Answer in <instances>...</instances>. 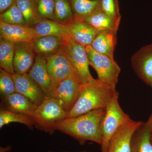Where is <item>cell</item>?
<instances>
[{
  "instance_id": "3",
  "label": "cell",
  "mask_w": 152,
  "mask_h": 152,
  "mask_svg": "<svg viewBox=\"0 0 152 152\" xmlns=\"http://www.w3.org/2000/svg\"><path fill=\"white\" fill-rule=\"evenodd\" d=\"M118 96V93L115 94L105 109L102 124V152H107L110 141L114 134L120 127L131 120L121 107Z\"/></svg>"
},
{
  "instance_id": "18",
  "label": "cell",
  "mask_w": 152,
  "mask_h": 152,
  "mask_svg": "<svg viewBox=\"0 0 152 152\" xmlns=\"http://www.w3.org/2000/svg\"><path fill=\"white\" fill-rule=\"evenodd\" d=\"M117 31H115L99 32L90 46L96 52L114 59V52L117 42Z\"/></svg>"
},
{
  "instance_id": "9",
  "label": "cell",
  "mask_w": 152,
  "mask_h": 152,
  "mask_svg": "<svg viewBox=\"0 0 152 152\" xmlns=\"http://www.w3.org/2000/svg\"><path fill=\"white\" fill-rule=\"evenodd\" d=\"M143 124L131 119L120 127L110 141L107 152H132L133 136Z\"/></svg>"
},
{
  "instance_id": "10",
  "label": "cell",
  "mask_w": 152,
  "mask_h": 152,
  "mask_svg": "<svg viewBox=\"0 0 152 152\" xmlns=\"http://www.w3.org/2000/svg\"><path fill=\"white\" fill-rule=\"evenodd\" d=\"M131 61L136 75L152 88V44L142 47Z\"/></svg>"
},
{
  "instance_id": "23",
  "label": "cell",
  "mask_w": 152,
  "mask_h": 152,
  "mask_svg": "<svg viewBox=\"0 0 152 152\" xmlns=\"http://www.w3.org/2000/svg\"><path fill=\"white\" fill-rule=\"evenodd\" d=\"M16 4L28 26L33 27L42 20L37 12L36 0H16Z\"/></svg>"
},
{
  "instance_id": "17",
  "label": "cell",
  "mask_w": 152,
  "mask_h": 152,
  "mask_svg": "<svg viewBox=\"0 0 152 152\" xmlns=\"http://www.w3.org/2000/svg\"><path fill=\"white\" fill-rule=\"evenodd\" d=\"M5 109L34 118L38 106L28 98L18 93L3 98Z\"/></svg>"
},
{
  "instance_id": "24",
  "label": "cell",
  "mask_w": 152,
  "mask_h": 152,
  "mask_svg": "<svg viewBox=\"0 0 152 152\" xmlns=\"http://www.w3.org/2000/svg\"><path fill=\"white\" fill-rule=\"evenodd\" d=\"M12 123H18L31 128L34 125V120L31 117L11 111L5 109H1L0 111V128Z\"/></svg>"
},
{
  "instance_id": "35",
  "label": "cell",
  "mask_w": 152,
  "mask_h": 152,
  "mask_svg": "<svg viewBox=\"0 0 152 152\" xmlns=\"http://www.w3.org/2000/svg\"><path fill=\"white\" fill-rule=\"evenodd\" d=\"M149 119L151 120V121L152 122V115H151V117L149 118Z\"/></svg>"
},
{
  "instance_id": "22",
  "label": "cell",
  "mask_w": 152,
  "mask_h": 152,
  "mask_svg": "<svg viewBox=\"0 0 152 152\" xmlns=\"http://www.w3.org/2000/svg\"><path fill=\"white\" fill-rule=\"evenodd\" d=\"M15 43L5 39H0V66L12 74L15 73L14 59Z\"/></svg>"
},
{
  "instance_id": "28",
  "label": "cell",
  "mask_w": 152,
  "mask_h": 152,
  "mask_svg": "<svg viewBox=\"0 0 152 152\" xmlns=\"http://www.w3.org/2000/svg\"><path fill=\"white\" fill-rule=\"evenodd\" d=\"M15 93L13 74L0 68V93L3 99Z\"/></svg>"
},
{
  "instance_id": "8",
  "label": "cell",
  "mask_w": 152,
  "mask_h": 152,
  "mask_svg": "<svg viewBox=\"0 0 152 152\" xmlns=\"http://www.w3.org/2000/svg\"><path fill=\"white\" fill-rule=\"evenodd\" d=\"M46 60L47 69L53 83V88L62 80L69 78L76 79L83 83L69 60L61 52L47 58Z\"/></svg>"
},
{
  "instance_id": "12",
  "label": "cell",
  "mask_w": 152,
  "mask_h": 152,
  "mask_svg": "<svg viewBox=\"0 0 152 152\" xmlns=\"http://www.w3.org/2000/svg\"><path fill=\"white\" fill-rule=\"evenodd\" d=\"M17 93L21 94L31 101L36 105L41 104L46 96L39 86L28 74H13Z\"/></svg>"
},
{
  "instance_id": "13",
  "label": "cell",
  "mask_w": 152,
  "mask_h": 152,
  "mask_svg": "<svg viewBox=\"0 0 152 152\" xmlns=\"http://www.w3.org/2000/svg\"><path fill=\"white\" fill-rule=\"evenodd\" d=\"M36 57L31 43L21 42L15 43V73L21 75L28 74L34 63Z\"/></svg>"
},
{
  "instance_id": "34",
  "label": "cell",
  "mask_w": 152,
  "mask_h": 152,
  "mask_svg": "<svg viewBox=\"0 0 152 152\" xmlns=\"http://www.w3.org/2000/svg\"><path fill=\"white\" fill-rule=\"evenodd\" d=\"M150 121L151 122V123L152 125V123H151V121ZM151 142H152V132H151Z\"/></svg>"
},
{
  "instance_id": "7",
  "label": "cell",
  "mask_w": 152,
  "mask_h": 152,
  "mask_svg": "<svg viewBox=\"0 0 152 152\" xmlns=\"http://www.w3.org/2000/svg\"><path fill=\"white\" fill-rule=\"evenodd\" d=\"M83 84L76 79H64L53 87L50 97L57 101L68 113L78 100Z\"/></svg>"
},
{
  "instance_id": "31",
  "label": "cell",
  "mask_w": 152,
  "mask_h": 152,
  "mask_svg": "<svg viewBox=\"0 0 152 152\" xmlns=\"http://www.w3.org/2000/svg\"><path fill=\"white\" fill-rule=\"evenodd\" d=\"M16 0H0V14L8 10L16 4Z\"/></svg>"
},
{
  "instance_id": "29",
  "label": "cell",
  "mask_w": 152,
  "mask_h": 152,
  "mask_svg": "<svg viewBox=\"0 0 152 152\" xmlns=\"http://www.w3.org/2000/svg\"><path fill=\"white\" fill-rule=\"evenodd\" d=\"M36 6L41 19L55 21V0H36Z\"/></svg>"
},
{
  "instance_id": "33",
  "label": "cell",
  "mask_w": 152,
  "mask_h": 152,
  "mask_svg": "<svg viewBox=\"0 0 152 152\" xmlns=\"http://www.w3.org/2000/svg\"><path fill=\"white\" fill-rule=\"evenodd\" d=\"M48 152H55L54 151H50ZM87 152L86 151H82V152Z\"/></svg>"
},
{
  "instance_id": "6",
  "label": "cell",
  "mask_w": 152,
  "mask_h": 152,
  "mask_svg": "<svg viewBox=\"0 0 152 152\" xmlns=\"http://www.w3.org/2000/svg\"><path fill=\"white\" fill-rule=\"evenodd\" d=\"M67 118V113L57 101L51 97H46L38 106L33 119L37 128L52 134L55 131V123Z\"/></svg>"
},
{
  "instance_id": "25",
  "label": "cell",
  "mask_w": 152,
  "mask_h": 152,
  "mask_svg": "<svg viewBox=\"0 0 152 152\" xmlns=\"http://www.w3.org/2000/svg\"><path fill=\"white\" fill-rule=\"evenodd\" d=\"M74 15L82 18L89 15L99 7L100 0H69Z\"/></svg>"
},
{
  "instance_id": "4",
  "label": "cell",
  "mask_w": 152,
  "mask_h": 152,
  "mask_svg": "<svg viewBox=\"0 0 152 152\" xmlns=\"http://www.w3.org/2000/svg\"><path fill=\"white\" fill-rule=\"evenodd\" d=\"M90 65L97 74L98 80L116 89L121 69L114 59L96 52L91 46L86 47Z\"/></svg>"
},
{
  "instance_id": "11",
  "label": "cell",
  "mask_w": 152,
  "mask_h": 152,
  "mask_svg": "<svg viewBox=\"0 0 152 152\" xmlns=\"http://www.w3.org/2000/svg\"><path fill=\"white\" fill-rule=\"evenodd\" d=\"M66 25L69 28L71 37L85 47L91 45L100 32L88 24L82 17L75 15Z\"/></svg>"
},
{
  "instance_id": "14",
  "label": "cell",
  "mask_w": 152,
  "mask_h": 152,
  "mask_svg": "<svg viewBox=\"0 0 152 152\" xmlns=\"http://www.w3.org/2000/svg\"><path fill=\"white\" fill-rule=\"evenodd\" d=\"M38 36L34 28L28 26L7 24L0 21V38L17 43H31Z\"/></svg>"
},
{
  "instance_id": "19",
  "label": "cell",
  "mask_w": 152,
  "mask_h": 152,
  "mask_svg": "<svg viewBox=\"0 0 152 152\" xmlns=\"http://www.w3.org/2000/svg\"><path fill=\"white\" fill-rule=\"evenodd\" d=\"M83 18L85 21L99 31H118L121 20L110 16L102 11L100 7L92 13Z\"/></svg>"
},
{
  "instance_id": "16",
  "label": "cell",
  "mask_w": 152,
  "mask_h": 152,
  "mask_svg": "<svg viewBox=\"0 0 152 152\" xmlns=\"http://www.w3.org/2000/svg\"><path fill=\"white\" fill-rule=\"evenodd\" d=\"M64 38L56 36H37L31 42L36 56L47 58L56 54L61 48Z\"/></svg>"
},
{
  "instance_id": "20",
  "label": "cell",
  "mask_w": 152,
  "mask_h": 152,
  "mask_svg": "<svg viewBox=\"0 0 152 152\" xmlns=\"http://www.w3.org/2000/svg\"><path fill=\"white\" fill-rule=\"evenodd\" d=\"M152 125L149 120L137 130L133 136L132 152H152Z\"/></svg>"
},
{
  "instance_id": "21",
  "label": "cell",
  "mask_w": 152,
  "mask_h": 152,
  "mask_svg": "<svg viewBox=\"0 0 152 152\" xmlns=\"http://www.w3.org/2000/svg\"><path fill=\"white\" fill-rule=\"evenodd\" d=\"M33 28L38 36H56L63 38L71 36L67 26L53 20H42Z\"/></svg>"
},
{
  "instance_id": "30",
  "label": "cell",
  "mask_w": 152,
  "mask_h": 152,
  "mask_svg": "<svg viewBox=\"0 0 152 152\" xmlns=\"http://www.w3.org/2000/svg\"><path fill=\"white\" fill-rule=\"evenodd\" d=\"M99 7L110 16L121 20V17L120 14L118 0H100Z\"/></svg>"
},
{
  "instance_id": "27",
  "label": "cell",
  "mask_w": 152,
  "mask_h": 152,
  "mask_svg": "<svg viewBox=\"0 0 152 152\" xmlns=\"http://www.w3.org/2000/svg\"><path fill=\"white\" fill-rule=\"evenodd\" d=\"M0 21L7 24L27 26L24 17L16 4L0 14Z\"/></svg>"
},
{
  "instance_id": "32",
  "label": "cell",
  "mask_w": 152,
  "mask_h": 152,
  "mask_svg": "<svg viewBox=\"0 0 152 152\" xmlns=\"http://www.w3.org/2000/svg\"><path fill=\"white\" fill-rule=\"evenodd\" d=\"M9 148H1V152H5L6 151V150L9 149Z\"/></svg>"
},
{
  "instance_id": "15",
  "label": "cell",
  "mask_w": 152,
  "mask_h": 152,
  "mask_svg": "<svg viewBox=\"0 0 152 152\" xmlns=\"http://www.w3.org/2000/svg\"><path fill=\"white\" fill-rule=\"evenodd\" d=\"M28 74L40 88L46 97H50L53 83L47 69L46 58L36 56L34 63Z\"/></svg>"
},
{
  "instance_id": "5",
  "label": "cell",
  "mask_w": 152,
  "mask_h": 152,
  "mask_svg": "<svg viewBox=\"0 0 152 152\" xmlns=\"http://www.w3.org/2000/svg\"><path fill=\"white\" fill-rule=\"evenodd\" d=\"M59 52L64 55L69 60L78 73L83 84L95 80L90 72V63L86 47L69 36L64 38L62 47Z\"/></svg>"
},
{
  "instance_id": "26",
  "label": "cell",
  "mask_w": 152,
  "mask_h": 152,
  "mask_svg": "<svg viewBox=\"0 0 152 152\" xmlns=\"http://www.w3.org/2000/svg\"><path fill=\"white\" fill-rule=\"evenodd\" d=\"M69 0H55V21L66 25L73 17Z\"/></svg>"
},
{
  "instance_id": "1",
  "label": "cell",
  "mask_w": 152,
  "mask_h": 152,
  "mask_svg": "<svg viewBox=\"0 0 152 152\" xmlns=\"http://www.w3.org/2000/svg\"><path fill=\"white\" fill-rule=\"evenodd\" d=\"M105 109L94 110L73 118H67L56 122L55 130L71 136L83 144L87 141L101 145L102 141V124Z\"/></svg>"
},
{
  "instance_id": "2",
  "label": "cell",
  "mask_w": 152,
  "mask_h": 152,
  "mask_svg": "<svg viewBox=\"0 0 152 152\" xmlns=\"http://www.w3.org/2000/svg\"><path fill=\"white\" fill-rule=\"evenodd\" d=\"M118 91L104 84L98 79L83 84L81 92L73 108L67 113V118H73L89 112L105 109Z\"/></svg>"
}]
</instances>
